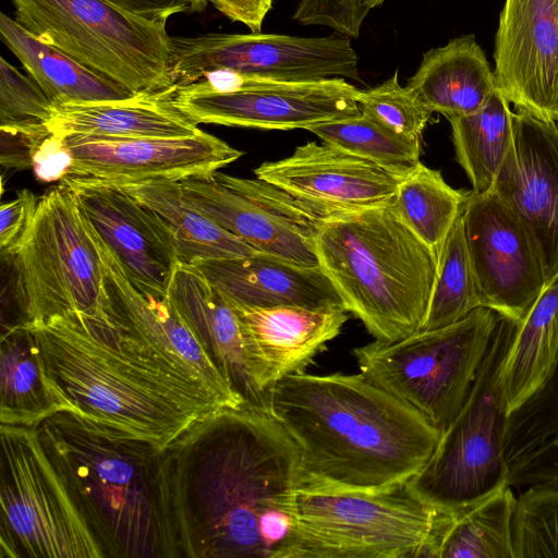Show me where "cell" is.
Listing matches in <instances>:
<instances>
[{"label":"cell","mask_w":558,"mask_h":558,"mask_svg":"<svg viewBox=\"0 0 558 558\" xmlns=\"http://www.w3.org/2000/svg\"><path fill=\"white\" fill-rule=\"evenodd\" d=\"M161 484L172 558H281L301 454L268 411L221 409L161 451Z\"/></svg>","instance_id":"1"},{"label":"cell","mask_w":558,"mask_h":558,"mask_svg":"<svg viewBox=\"0 0 558 558\" xmlns=\"http://www.w3.org/2000/svg\"><path fill=\"white\" fill-rule=\"evenodd\" d=\"M29 327L68 410L160 451L198 421L231 409L109 315L70 312Z\"/></svg>","instance_id":"2"},{"label":"cell","mask_w":558,"mask_h":558,"mask_svg":"<svg viewBox=\"0 0 558 558\" xmlns=\"http://www.w3.org/2000/svg\"><path fill=\"white\" fill-rule=\"evenodd\" d=\"M269 413L301 454V487L379 490L409 482L440 432L363 374L304 372L279 380Z\"/></svg>","instance_id":"3"},{"label":"cell","mask_w":558,"mask_h":558,"mask_svg":"<svg viewBox=\"0 0 558 558\" xmlns=\"http://www.w3.org/2000/svg\"><path fill=\"white\" fill-rule=\"evenodd\" d=\"M35 428L104 558H172L159 449L70 410Z\"/></svg>","instance_id":"4"},{"label":"cell","mask_w":558,"mask_h":558,"mask_svg":"<svg viewBox=\"0 0 558 558\" xmlns=\"http://www.w3.org/2000/svg\"><path fill=\"white\" fill-rule=\"evenodd\" d=\"M315 252L347 312L375 340L393 342L421 330L438 258L392 204L329 215Z\"/></svg>","instance_id":"5"},{"label":"cell","mask_w":558,"mask_h":558,"mask_svg":"<svg viewBox=\"0 0 558 558\" xmlns=\"http://www.w3.org/2000/svg\"><path fill=\"white\" fill-rule=\"evenodd\" d=\"M448 515L409 482L379 490L300 487L281 558H433Z\"/></svg>","instance_id":"6"},{"label":"cell","mask_w":558,"mask_h":558,"mask_svg":"<svg viewBox=\"0 0 558 558\" xmlns=\"http://www.w3.org/2000/svg\"><path fill=\"white\" fill-rule=\"evenodd\" d=\"M499 314L478 306L450 326L353 349L359 371L420 412L440 434L463 407L488 351Z\"/></svg>","instance_id":"7"},{"label":"cell","mask_w":558,"mask_h":558,"mask_svg":"<svg viewBox=\"0 0 558 558\" xmlns=\"http://www.w3.org/2000/svg\"><path fill=\"white\" fill-rule=\"evenodd\" d=\"M14 20L133 94L174 88L166 24L125 13L104 0H11Z\"/></svg>","instance_id":"8"},{"label":"cell","mask_w":558,"mask_h":558,"mask_svg":"<svg viewBox=\"0 0 558 558\" xmlns=\"http://www.w3.org/2000/svg\"><path fill=\"white\" fill-rule=\"evenodd\" d=\"M20 324L70 312L108 316L99 251L74 193L63 182L39 198L34 221L9 258Z\"/></svg>","instance_id":"9"},{"label":"cell","mask_w":558,"mask_h":558,"mask_svg":"<svg viewBox=\"0 0 558 558\" xmlns=\"http://www.w3.org/2000/svg\"><path fill=\"white\" fill-rule=\"evenodd\" d=\"M521 323L499 315L472 389L427 463L409 484L435 507L454 510L508 484L505 436L509 413L501 372Z\"/></svg>","instance_id":"10"},{"label":"cell","mask_w":558,"mask_h":558,"mask_svg":"<svg viewBox=\"0 0 558 558\" xmlns=\"http://www.w3.org/2000/svg\"><path fill=\"white\" fill-rule=\"evenodd\" d=\"M0 436V558H104L36 428Z\"/></svg>","instance_id":"11"},{"label":"cell","mask_w":558,"mask_h":558,"mask_svg":"<svg viewBox=\"0 0 558 558\" xmlns=\"http://www.w3.org/2000/svg\"><path fill=\"white\" fill-rule=\"evenodd\" d=\"M360 92L344 78L279 82L211 72L175 87L172 102L197 125L307 130L360 116Z\"/></svg>","instance_id":"12"},{"label":"cell","mask_w":558,"mask_h":558,"mask_svg":"<svg viewBox=\"0 0 558 558\" xmlns=\"http://www.w3.org/2000/svg\"><path fill=\"white\" fill-rule=\"evenodd\" d=\"M170 76L174 87L207 73L229 72L279 82L360 80L359 57L341 34L303 37L251 32L171 37Z\"/></svg>","instance_id":"13"},{"label":"cell","mask_w":558,"mask_h":558,"mask_svg":"<svg viewBox=\"0 0 558 558\" xmlns=\"http://www.w3.org/2000/svg\"><path fill=\"white\" fill-rule=\"evenodd\" d=\"M184 197L223 230L255 251L318 266L315 238L331 214L262 179L216 171L180 181Z\"/></svg>","instance_id":"14"},{"label":"cell","mask_w":558,"mask_h":558,"mask_svg":"<svg viewBox=\"0 0 558 558\" xmlns=\"http://www.w3.org/2000/svg\"><path fill=\"white\" fill-rule=\"evenodd\" d=\"M462 220L481 306L522 323L546 287L532 238L492 191H471Z\"/></svg>","instance_id":"15"},{"label":"cell","mask_w":558,"mask_h":558,"mask_svg":"<svg viewBox=\"0 0 558 558\" xmlns=\"http://www.w3.org/2000/svg\"><path fill=\"white\" fill-rule=\"evenodd\" d=\"M89 228L117 257L141 291L167 296L179 263L174 235L165 220L119 187L101 181L66 177Z\"/></svg>","instance_id":"16"},{"label":"cell","mask_w":558,"mask_h":558,"mask_svg":"<svg viewBox=\"0 0 558 558\" xmlns=\"http://www.w3.org/2000/svg\"><path fill=\"white\" fill-rule=\"evenodd\" d=\"M64 138L73 155L68 177L104 182L182 181L213 174L243 155L203 130L174 138Z\"/></svg>","instance_id":"17"},{"label":"cell","mask_w":558,"mask_h":558,"mask_svg":"<svg viewBox=\"0 0 558 558\" xmlns=\"http://www.w3.org/2000/svg\"><path fill=\"white\" fill-rule=\"evenodd\" d=\"M512 126V144L492 192L529 232L547 284L558 275V123L517 110Z\"/></svg>","instance_id":"18"},{"label":"cell","mask_w":558,"mask_h":558,"mask_svg":"<svg viewBox=\"0 0 558 558\" xmlns=\"http://www.w3.org/2000/svg\"><path fill=\"white\" fill-rule=\"evenodd\" d=\"M496 88L518 110L558 116V0H506L495 38Z\"/></svg>","instance_id":"19"},{"label":"cell","mask_w":558,"mask_h":558,"mask_svg":"<svg viewBox=\"0 0 558 558\" xmlns=\"http://www.w3.org/2000/svg\"><path fill=\"white\" fill-rule=\"evenodd\" d=\"M89 230L102 263L107 314L110 318L144 340L178 369L209 387L229 408H247L168 296L160 298L138 290L109 247Z\"/></svg>","instance_id":"20"},{"label":"cell","mask_w":558,"mask_h":558,"mask_svg":"<svg viewBox=\"0 0 558 558\" xmlns=\"http://www.w3.org/2000/svg\"><path fill=\"white\" fill-rule=\"evenodd\" d=\"M254 174L327 214L391 205L401 181L325 142L300 145L286 158L263 162Z\"/></svg>","instance_id":"21"},{"label":"cell","mask_w":558,"mask_h":558,"mask_svg":"<svg viewBox=\"0 0 558 558\" xmlns=\"http://www.w3.org/2000/svg\"><path fill=\"white\" fill-rule=\"evenodd\" d=\"M231 303L242 323L254 378L268 398L279 380L304 372L349 319L345 310L244 307Z\"/></svg>","instance_id":"22"},{"label":"cell","mask_w":558,"mask_h":558,"mask_svg":"<svg viewBox=\"0 0 558 558\" xmlns=\"http://www.w3.org/2000/svg\"><path fill=\"white\" fill-rule=\"evenodd\" d=\"M167 296L245 405L268 411L269 398L254 378L242 323L231 301L194 265L181 262Z\"/></svg>","instance_id":"23"},{"label":"cell","mask_w":558,"mask_h":558,"mask_svg":"<svg viewBox=\"0 0 558 558\" xmlns=\"http://www.w3.org/2000/svg\"><path fill=\"white\" fill-rule=\"evenodd\" d=\"M191 265L240 306L345 310L338 291L319 265H300L259 252Z\"/></svg>","instance_id":"24"},{"label":"cell","mask_w":558,"mask_h":558,"mask_svg":"<svg viewBox=\"0 0 558 558\" xmlns=\"http://www.w3.org/2000/svg\"><path fill=\"white\" fill-rule=\"evenodd\" d=\"M174 88L134 94L121 100L56 106L48 129L61 136L174 138L195 135L202 130L173 105Z\"/></svg>","instance_id":"25"},{"label":"cell","mask_w":558,"mask_h":558,"mask_svg":"<svg viewBox=\"0 0 558 558\" xmlns=\"http://www.w3.org/2000/svg\"><path fill=\"white\" fill-rule=\"evenodd\" d=\"M405 86L447 119L476 112L496 90L494 72L472 34L424 52Z\"/></svg>","instance_id":"26"},{"label":"cell","mask_w":558,"mask_h":558,"mask_svg":"<svg viewBox=\"0 0 558 558\" xmlns=\"http://www.w3.org/2000/svg\"><path fill=\"white\" fill-rule=\"evenodd\" d=\"M0 36L54 107L121 100L134 95L56 47L38 40L3 12L0 14Z\"/></svg>","instance_id":"27"},{"label":"cell","mask_w":558,"mask_h":558,"mask_svg":"<svg viewBox=\"0 0 558 558\" xmlns=\"http://www.w3.org/2000/svg\"><path fill=\"white\" fill-rule=\"evenodd\" d=\"M68 410L46 375L41 349L25 324L2 327L0 344V424L35 427Z\"/></svg>","instance_id":"28"},{"label":"cell","mask_w":558,"mask_h":558,"mask_svg":"<svg viewBox=\"0 0 558 558\" xmlns=\"http://www.w3.org/2000/svg\"><path fill=\"white\" fill-rule=\"evenodd\" d=\"M107 183L131 195L165 220L174 235L181 263L194 264L199 260L241 257L257 253L194 207L184 197L180 181Z\"/></svg>","instance_id":"29"},{"label":"cell","mask_w":558,"mask_h":558,"mask_svg":"<svg viewBox=\"0 0 558 558\" xmlns=\"http://www.w3.org/2000/svg\"><path fill=\"white\" fill-rule=\"evenodd\" d=\"M558 357V275L521 323L506 356L501 383L508 413L542 390Z\"/></svg>","instance_id":"30"},{"label":"cell","mask_w":558,"mask_h":558,"mask_svg":"<svg viewBox=\"0 0 558 558\" xmlns=\"http://www.w3.org/2000/svg\"><path fill=\"white\" fill-rule=\"evenodd\" d=\"M517 500L506 484L471 505L450 510L434 558H514Z\"/></svg>","instance_id":"31"},{"label":"cell","mask_w":558,"mask_h":558,"mask_svg":"<svg viewBox=\"0 0 558 558\" xmlns=\"http://www.w3.org/2000/svg\"><path fill=\"white\" fill-rule=\"evenodd\" d=\"M448 121L456 159L465 171L472 192H490L513 140L509 102L496 88L480 110Z\"/></svg>","instance_id":"32"},{"label":"cell","mask_w":558,"mask_h":558,"mask_svg":"<svg viewBox=\"0 0 558 558\" xmlns=\"http://www.w3.org/2000/svg\"><path fill=\"white\" fill-rule=\"evenodd\" d=\"M469 193L454 190L438 170L420 162L399 182L392 206L405 226L438 258Z\"/></svg>","instance_id":"33"},{"label":"cell","mask_w":558,"mask_h":558,"mask_svg":"<svg viewBox=\"0 0 558 558\" xmlns=\"http://www.w3.org/2000/svg\"><path fill=\"white\" fill-rule=\"evenodd\" d=\"M307 131L400 180L421 162V144L404 140L362 114L315 124Z\"/></svg>","instance_id":"34"},{"label":"cell","mask_w":558,"mask_h":558,"mask_svg":"<svg viewBox=\"0 0 558 558\" xmlns=\"http://www.w3.org/2000/svg\"><path fill=\"white\" fill-rule=\"evenodd\" d=\"M478 306L481 304L461 214L441 247L437 276L421 330H434L456 324Z\"/></svg>","instance_id":"35"},{"label":"cell","mask_w":558,"mask_h":558,"mask_svg":"<svg viewBox=\"0 0 558 558\" xmlns=\"http://www.w3.org/2000/svg\"><path fill=\"white\" fill-rule=\"evenodd\" d=\"M514 558H558V486L527 487L513 519Z\"/></svg>","instance_id":"36"},{"label":"cell","mask_w":558,"mask_h":558,"mask_svg":"<svg viewBox=\"0 0 558 558\" xmlns=\"http://www.w3.org/2000/svg\"><path fill=\"white\" fill-rule=\"evenodd\" d=\"M398 70L381 84L361 90L357 96L361 114L396 135L421 144L433 111L407 86H401Z\"/></svg>","instance_id":"37"},{"label":"cell","mask_w":558,"mask_h":558,"mask_svg":"<svg viewBox=\"0 0 558 558\" xmlns=\"http://www.w3.org/2000/svg\"><path fill=\"white\" fill-rule=\"evenodd\" d=\"M54 106L29 76L0 59V125H48Z\"/></svg>","instance_id":"38"},{"label":"cell","mask_w":558,"mask_h":558,"mask_svg":"<svg viewBox=\"0 0 558 558\" xmlns=\"http://www.w3.org/2000/svg\"><path fill=\"white\" fill-rule=\"evenodd\" d=\"M292 19L302 25L329 27L349 38L359 37L365 20L357 0H301Z\"/></svg>","instance_id":"39"},{"label":"cell","mask_w":558,"mask_h":558,"mask_svg":"<svg viewBox=\"0 0 558 558\" xmlns=\"http://www.w3.org/2000/svg\"><path fill=\"white\" fill-rule=\"evenodd\" d=\"M508 485L558 486V432L508 465Z\"/></svg>","instance_id":"40"},{"label":"cell","mask_w":558,"mask_h":558,"mask_svg":"<svg viewBox=\"0 0 558 558\" xmlns=\"http://www.w3.org/2000/svg\"><path fill=\"white\" fill-rule=\"evenodd\" d=\"M517 423L535 436L558 432V357L545 387L514 411Z\"/></svg>","instance_id":"41"},{"label":"cell","mask_w":558,"mask_h":558,"mask_svg":"<svg viewBox=\"0 0 558 558\" xmlns=\"http://www.w3.org/2000/svg\"><path fill=\"white\" fill-rule=\"evenodd\" d=\"M39 198L23 189L16 197L3 203L0 208V253L1 258L15 254L24 241L36 215Z\"/></svg>","instance_id":"42"},{"label":"cell","mask_w":558,"mask_h":558,"mask_svg":"<svg viewBox=\"0 0 558 558\" xmlns=\"http://www.w3.org/2000/svg\"><path fill=\"white\" fill-rule=\"evenodd\" d=\"M0 161L7 169L32 167V158L41 141L50 133L48 125H0Z\"/></svg>","instance_id":"43"},{"label":"cell","mask_w":558,"mask_h":558,"mask_svg":"<svg viewBox=\"0 0 558 558\" xmlns=\"http://www.w3.org/2000/svg\"><path fill=\"white\" fill-rule=\"evenodd\" d=\"M73 155L64 136L50 132L32 158V169L40 182H61L70 174Z\"/></svg>","instance_id":"44"},{"label":"cell","mask_w":558,"mask_h":558,"mask_svg":"<svg viewBox=\"0 0 558 558\" xmlns=\"http://www.w3.org/2000/svg\"><path fill=\"white\" fill-rule=\"evenodd\" d=\"M119 10L142 19L167 23L178 13H195L205 9L207 0H104Z\"/></svg>","instance_id":"45"},{"label":"cell","mask_w":558,"mask_h":558,"mask_svg":"<svg viewBox=\"0 0 558 558\" xmlns=\"http://www.w3.org/2000/svg\"><path fill=\"white\" fill-rule=\"evenodd\" d=\"M232 22L242 23L251 32H260L272 9L274 0H207Z\"/></svg>","instance_id":"46"},{"label":"cell","mask_w":558,"mask_h":558,"mask_svg":"<svg viewBox=\"0 0 558 558\" xmlns=\"http://www.w3.org/2000/svg\"><path fill=\"white\" fill-rule=\"evenodd\" d=\"M385 0H357L360 11L365 19L371 10L381 5Z\"/></svg>","instance_id":"47"},{"label":"cell","mask_w":558,"mask_h":558,"mask_svg":"<svg viewBox=\"0 0 558 558\" xmlns=\"http://www.w3.org/2000/svg\"><path fill=\"white\" fill-rule=\"evenodd\" d=\"M557 123H558V116H557Z\"/></svg>","instance_id":"48"}]
</instances>
